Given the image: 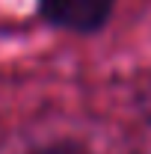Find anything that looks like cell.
<instances>
[{"instance_id": "obj_1", "label": "cell", "mask_w": 151, "mask_h": 154, "mask_svg": "<svg viewBox=\"0 0 151 154\" xmlns=\"http://www.w3.org/2000/svg\"><path fill=\"white\" fill-rule=\"evenodd\" d=\"M36 3L39 15L51 27L77 36H92L104 30L116 9V0H36Z\"/></svg>"}, {"instance_id": "obj_2", "label": "cell", "mask_w": 151, "mask_h": 154, "mask_svg": "<svg viewBox=\"0 0 151 154\" xmlns=\"http://www.w3.org/2000/svg\"><path fill=\"white\" fill-rule=\"evenodd\" d=\"M30 154H92L86 145H80L74 139H57V142H48V145H39Z\"/></svg>"}, {"instance_id": "obj_3", "label": "cell", "mask_w": 151, "mask_h": 154, "mask_svg": "<svg viewBox=\"0 0 151 154\" xmlns=\"http://www.w3.org/2000/svg\"><path fill=\"white\" fill-rule=\"evenodd\" d=\"M145 104H151V86H148V92H145Z\"/></svg>"}]
</instances>
